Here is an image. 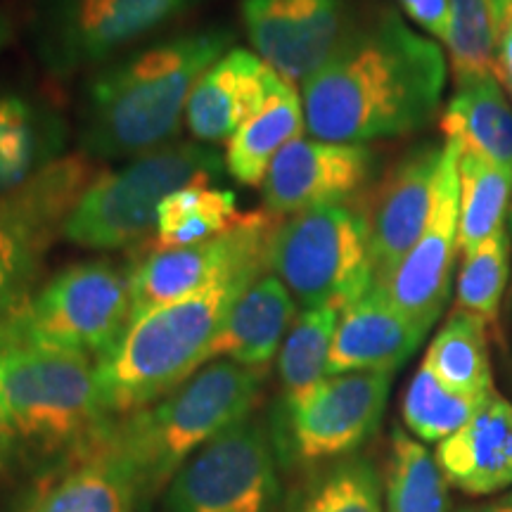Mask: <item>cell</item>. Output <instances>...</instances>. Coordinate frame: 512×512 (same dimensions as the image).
Listing matches in <instances>:
<instances>
[{"label": "cell", "mask_w": 512, "mask_h": 512, "mask_svg": "<svg viewBox=\"0 0 512 512\" xmlns=\"http://www.w3.org/2000/svg\"><path fill=\"white\" fill-rule=\"evenodd\" d=\"M446 79L439 43L396 10L351 19L339 46L302 83L306 131L347 145L411 136L437 117Z\"/></svg>", "instance_id": "6da1fadb"}, {"label": "cell", "mask_w": 512, "mask_h": 512, "mask_svg": "<svg viewBox=\"0 0 512 512\" xmlns=\"http://www.w3.org/2000/svg\"><path fill=\"white\" fill-rule=\"evenodd\" d=\"M235 48L228 24L164 34L88 74L76 140L93 162H119L157 150L181 131L204 72Z\"/></svg>", "instance_id": "7a4b0ae2"}, {"label": "cell", "mask_w": 512, "mask_h": 512, "mask_svg": "<svg viewBox=\"0 0 512 512\" xmlns=\"http://www.w3.org/2000/svg\"><path fill=\"white\" fill-rule=\"evenodd\" d=\"M0 347V392L24 463L67 472L98 453L117 418L102 403L93 358L3 339Z\"/></svg>", "instance_id": "3957f363"}, {"label": "cell", "mask_w": 512, "mask_h": 512, "mask_svg": "<svg viewBox=\"0 0 512 512\" xmlns=\"http://www.w3.org/2000/svg\"><path fill=\"white\" fill-rule=\"evenodd\" d=\"M264 377L240 363L211 361L174 392L114 422L102 448L133 477L143 508L197 451L252 415Z\"/></svg>", "instance_id": "277c9868"}, {"label": "cell", "mask_w": 512, "mask_h": 512, "mask_svg": "<svg viewBox=\"0 0 512 512\" xmlns=\"http://www.w3.org/2000/svg\"><path fill=\"white\" fill-rule=\"evenodd\" d=\"M266 271L230 275L181 302L150 311L128 325L105 358L95 363L98 389L112 418L140 411L174 392L207 366V354L240 294Z\"/></svg>", "instance_id": "5b68a950"}, {"label": "cell", "mask_w": 512, "mask_h": 512, "mask_svg": "<svg viewBox=\"0 0 512 512\" xmlns=\"http://www.w3.org/2000/svg\"><path fill=\"white\" fill-rule=\"evenodd\" d=\"M226 174L216 147L197 140H171L157 150L100 171L64 226L62 240L81 249L114 252L150 240L157 209L190 185H214Z\"/></svg>", "instance_id": "8992f818"}, {"label": "cell", "mask_w": 512, "mask_h": 512, "mask_svg": "<svg viewBox=\"0 0 512 512\" xmlns=\"http://www.w3.org/2000/svg\"><path fill=\"white\" fill-rule=\"evenodd\" d=\"M211 0H34L29 38L55 79L93 74L164 36Z\"/></svg>", "instance_id": "52a82bcc"}, {"label": "cell", "mask_w": 512, "mask_h": 512, "mask_svg": "<svg viewBox=\"0 0 512 512\" xmlns=\"http://www.w3.org/2000/svg\"><path fill=\"white\" fill-rule=\"evenodd\" d=\"M266 266L302 309L344 311L373 287L366 209L330 204L283 216L268 240Z\"/></svg>", "instance_id": "ba28073f"}, {"label": "cell", "mask_w": 512, "mask_h": 512, "mask_svg": "<svg viewBox=\"0 0 512 512\" xmlns=\"http://www.w3.org/2000/svg\"><path fill=\"white\" fill-rule=\"evenodd\" d=\"M131 325V268L107 259L64 266L0 325L3 342L76 351L95 363Z\"/></svg>", "instance_id": "9c48e42d"}, {"label": "cell", "mask_w": 512, "mask_h": 512, "mask_svg": "<svg viewBox=\"0 0 512 512\" xmlns=\"http://www.w3.org/2000/svg\"><path fill=\"white\" fill-rule=\"evenodd\" d=\"M271 427L247 415L197 451L166 486L164 512H278Z\"/></svg>", "instance_id": "30bf717a"}, {"label": "cell", "mask_w": 512, "mask_h": 512, "mask_svg": "<svg viewBox=\"0 0 512 512\" xmlns=\"http://www.w3.org/2000/svg\"><path fill=\"white\" fill-rule=\"evenodd\" d=\"M392 377L387 370L330 375L290 411L271 413L278 460L318 465L358 451L380 427Z\"/></svg>", "instance_id": "8fae6325"}, {"label": "cell", "mask_w": 512, "mask_h": 512, "mask_svg": "<svg viewBox=\"0 0 512 512\" xmlns=\"http://www.w3.org/2000/svg\"><path fill=\"white\" fill-rule=\"evenodd\" d=\"M280 216L266 209L242 214L228 233L197 245L145 252L131 266V323L162 306L207 290L230 275L268 271L266 252Z\"/></svg>", "instance_id": "7c38bea8"}, {"label": "cell", "mask_w": 512, "mask_h": 512, "mask_svg": "<svg viewBox=\"0 0 512 512\" xmlns=\"http://www.w3.org/2000/svg\"><path fill=\"white\" fill-rule=\"evenodd\" d=\"M458 164L460 150L446 143L427 226L406 259L382 285L375 287L425 332H430L434 323L444 316L453 290V271L460 252Z\"/></svg>", "instance_id": "4fadbf2b"}, {"label": "cell", "mask_w": 512, "mask_h": 512, "mask_svg": "<svg viewBox=\"0 0 512 512\" xmlns=\"http://www.w3.org/2000/svg\"><path fill=\"white\" fill-rule=\"evenodd\" d=\"M254 53L292 86H302L347 34V0H240Z\"/></svg>", "instance_id": "5bb4252c"}, {"label": "cell", "mask_w": 512, "mask_h": 512, "mask_svg": "<svg viewBox=\"0 0 512 512\" xmlns=\"http://www.w3.org/2000/svg\"><path fill=\"white\" fill-rule=\"evenodd\" d=\"M377 155L368 145L297 138L273 159L261 183L264 209L273 216L330 204H349L373 181Z\"/></svg>", "instance_id": "9a60e30c"}, {"label": "cell", "mask_w": 512, "mask_h": 512, "mask_svg": "<svg viewBox=\"0 0 512 512\" xmlns=\"http://www.w3.org/2000/svg\"><path fill=\"white\" fill-rule=\"evenodd\" d=\"M444 145L420 143L396 162L373 192L366 209L373 287L382 285L420 240L430 219Z\"/></svg>", "instance_id": "2e32d148"}, {"label": "cell", "mask_w": 512, "mask_h": 512, "mask_svg": "<svg viewBox=\"0 0 512 512\" xmlns=\"http://www.w3.org/2000/svg\"><path fill=\"white\" fill-rule=\"evenodd\" d=\"M283 81L254 50L230 48L197 81L185 110V126L197 143H228Z\"/></svg>", "instance_id": "e0dca14e"}, {"label": "cell", "mask_w": 512, "mask_h": 512, "mask_svg": "<svg viewBox=\"0 0 512 512\" xmlns=\"http://www.w3.org/2000/svg\"><path fill=\"white\" fill-rule=\"evenodd\" d=\"M69 121L36 88L0 81V200L67 155Z\"/></svg>", "instance_id": "ac0fdd59"}, {"label": "cell", "mask_w": 512, "mask_h": 512, "mask_svg": "<svg viewBox=\"0 0 512 512\" xmlns=\"http://www.w3.org/2000/svg\"><path fill=\"white\" fill-rule=\"evenodd\" d=\"M427 332L375 287L339 313L328 358V377L361 370L396 373L415 354Z\"/></svg>", "instance_id": "d6986e66"}, {"label": "cell", "mask_w": 512, "mask_h": 512, "mask_svg": "<svg viewBox=\"0 0 512 512\" xmlns=\"http://www.w3.org/2000/svg\"><path fill=\"white\" fill-rule=\"evenodd\" d=\"M446 482L467 496H491L512 486V403L494 394L434 453Z\"/></svg>", "instance_id": "ffe728a7"}, {"label": "cell", "mask_w": 512, "mask_h": 512, "mask_svg": "<svg viewBox=\"0 0 512 512\" xmlns=\"http://www.w3.org/2000/svg\"><path fill=\"white\" fill-rule=\"evenodd\" d=\"M297 320V302L283 280L264 273L240 294L211 344L207 363L233 361L266 373Z\"/></svg>", "instance_id": "44dd1931"}, {"label": "cell", "mask_w": 512, "mask_h": 512, "mask_svg": "<svg viewBox=\"0 0 512 512\" xmlns=\"http://www.w3.org/2000/svg\"><path fill=\"white\" fill-rule=\"evenodd\" d=\"M446 143L512 171V102L494 72L456 81L439 119Z\"/></svg>", "instance_id": "7402d4cb"}, {"label": "cell", "mask_w": 512, "mask_h": 512, "mask_svg": "<svg viewBox=\"0 0 512 512\" xmlns=\"http://www.w3.org/2000/svg\"><path fill=\"white\" fill-rule=\"evenodd\" d=\"M306 131L302 95L283 81L266 105L226 143V174L242 185H261L273 159Z\"/></svg>", "instance_id": "603a6c76"}, {"label": "cell", "mask_w": 512, "mask_h": 512, "mask_svg": "<svg viewBox=\"0 0 512 512\" xmlns=\"http://www.w3.org/2000/svg\"><path fill=\"white\" fill-rule=\"evenodd\" d=\"M133 477L105 448L62 472L27 512H140Z\"/></svg>", "instance_id": "cb8c5ba5"}, {"label": "cell", "mask_w": 512, "mask_h": 512, "mask_svg": "<svg viewBox=\"0 0 512 512\" xmlns=\"http://www.w3.org/2000/svg\"><path fill=\"white\" fill-rule=\"evenodd\" d=\"M242 214L233 190L219 185H190L169 195L157 209L155 233L145 252H164L207 242L238 226Z\"/></svg>", "instance_id": "d4e9b609"}, {"label": "cell", "mask_w": 512, "mask_h": 512, "mask_svg": "<svg viewBox=\"0 0 512 512\" xmlns=\"http://www.w3.org/2000/svg\"><path fill=\"white\" fill-rule=\"evenodd\" d=\"M486 330L489 325L475 313L453 309L434 335L422 363L453 392L491 396L494 373H491Z\"/></svg>", "instance_id": "484cf974"}, {"label": "cell", "mask_w": 512, "mask_h": 512, "mask_svg": "<svg viewBox=\"0 0 512 512\" xmlns=\"http://www.w3.org/2000/svg\"><path fill=\"white\" fill-rule=\"evenodd\" d=\"M335 306L304 309L278 351L280 401L273 413H285L309 396L328 377V358L339 323Z\"/></svg>", "instance_id": "4316f807"}, {"label": "cell", "mask_w": 512, "mask_h": 512, "mask_svg": "<svg viewBox=\"0 0 512 512\" xmlns=\"http://www.w3.org/2000/svg\"><path fill=\"white\" fill-rule=\"evenodd\" d=\"M458 247L467 254L505 230L512 202V171L477 155H460Z\"/></svg>", "instance_id": "83f0119b"}, {"label": "cell", "mask_w": 512, "mask_h": 512, "mask_svg": "<svg viewBox=\"0 0 512 512\" xmlns=\"http://www.w3.org/2000/svg\"><path fill=\"white\" fill-rule=\"evenodd\" d=\"M384 512H448V482L437 458L403 427L389 441Z\"/></svg>", "instance_id": "f1b7e54d"}, {"label": "cell", "mask_w": 512, "mask_h": 512, "mask_svg": "<svg viewBox=\"0 0 512 512\" xmlns=\"http://www.w3.org/2000/svg\"><path fill=\"white\" fill-rule=\"evenodd\" d=\"M496 394V392H494ZM491 394V396H494ZM491 396H467L448 389L425 363H420L403 394L401 415L408 432L425 444H441L456 434Z\"/></svg>", "instance_id": "f546056e"}, {"label": "cell", "mask_w": 512, "mask_h": 512, "mask_svg": "<svg viewBox=\"0 0 512 512\" xmlns=\"http://www.w3.org/2000/svg\"><path fill=\"white\" fill-rule=\"evenodd\" d=\"M512 0H451L453 27L448 53H451L453 79L494 72L498 41Z\"/></svg>", "instance_id": "4dcf8cb0"}, {"label": "cell", "mask_w": 512, "mask_h": 512, "mask_svg": "<svg viewBox=\"0 0 512 512\" xmlns=\"http://www.w3.org/2000/svg\"><path fill=\"white\" fill-rule=\"evenodd\" d=\"M292 512H384L382 482L363 456H347L313 475Z\"/></svg>", "instance_id": "1f68e13d"}, {"label": "cell", "mask_w": 512, "mask_h": 512, "mask_svg": "<svg viewBox=\"0 0 512 512\" xmlns=\"http://www.w3.org/2000/svg\"><path fill=\"white\" fill-rule=\"evenodd\" d=\"M510 254L508 230L463 254L456 278V309L475 313L489 328H496L510 280Z\"/></svg>", "instance_id": "d6a6232c"}, {"label": "cell", "mask_w": 512, "mask_h": 512, "mask_svg": "<svg viewBox=\"0 0 512 512\" xmlns=\"http://www.w3.org/2000/svg\"><path fill=\"white\" fill-rule=\"evenodd\" d=\"M53 242L0 209V325L31 297L43 256Z\"/></svg>", "instance_id": "836d02e7"}, {"label": "cell", "mask_w": 512, "mask_h": 512, "mask_svg": "<svg viewBox=\"0 0 512 512\" xmlns=\"http://www.w3.org/2000/svg\"><path fill=\"white\" fill-rule=\"evenodd\" d=\"M403 15L427 31L432 38L448 46L453 27L451 0H399Z\"/></svg>", "instance_id": "e575fe53"}, {"label": "cell", "mask_w": 512, "mask_h": 512, "mask_svg": "<svg viewBox=\"0 0 512 512\" xmlns=\"http://www.w3.org/2000/svg\"><path fill=\"white\" fill-rule=\"evenodd\" d=\"M0 354H3V347H0ZM22 460V448H19V441L15 432H12L8 411H5L3 392H0V489L12 482V475H15L17 465Z\"/></svg>", "instance_id": "d590c367"}, {"label": "cell", "mask_w": 512, "mask_h": 512, "mask_svg": "<svg viewBox=\"0 0 512 512\" xmlns=\"http://www.w3.org/2000/svg\"><path fill=\"white\" fill-rule=\"evenodd\" d=\"M494 76L496 81L501 83V88L505 91V95H508V100L512 102V8L508 12V19H505L501 41H498Z\"/></svg>", "instance_id": "8d00e7d4"}, {"label": "cell", "mask_w": 512, "mask_h": 512, "mask_svg": "<svg viewBox=\"0 0 512 512\" xmlns=\"http://www.w3.org/2000/svg\"><path fill=\"white\" fill-rule=\"evenodd\" d=\"M12 38H15V17L5 8H0V53L10 46Z\"/></svg>", "instance_id": "74e56055"}, {"label": "cell", "mask_w": 512, "mask_h": 512, "mask_svg": "<svg viewBox=\"0 0 512 512\" xmlns=\"http://www.w3.org/2000/svg\"><path fill=\"white\" fill-rule=\"evenodd\" d=\"M458 512H512V505L508 501L498 503H482V505H467V508Z\"/></svg>", "instance_id": "f35d334b"}, {"label": "cell", "mask_w": 512, "mask_h": 512, "mask_svg": "<svg viewBox=\"0 0 512 512\" xmlns=\"http://www.w3.org/2000/svg\"><path fill=\"white\" fill-rule=\"evenodd\" d=\"M505 230H508V238H510V245H512V202H510V214H508V223H505Z\"/></svg>", "instance_id": "ab89813d"}, {"label": "cell", "mask_w": 512, "mask_h": 512, "mask_svg": "<svg viewBox=\"0 0 512 512\" xmlns=\"http://www.w3.org/2000/svg\"><path fill=\"white\" fill-rule=\"evenodd\" d=\"M505 501H508V503L512 505V491H510V494H508V498H505Z\"/></svg>", "instance_id": "60d3db41"}]
</instances>
